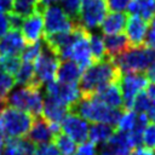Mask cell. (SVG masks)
<instances>
[{
    "instance_id": "3957f363",
    "label": "cell",
    "mask_w": 155,
    "mask_h": 155,
    "mask_svg": "<svg viewBox=\"0 0 155 155\" xmlns=\"http://www.w3.org/2000/svg\"><path fill=\"white\" fill-rule=\"evenodd\" d=\"M110 59L119 68L121 74L144 73L155 62V50L145 45L131 46L119 56Z\"/></svg>"
},
{
    "instance_id": "f35d334b",
    "label": "cell",
    "mask_w": 155,
    "mask_h": 155,
    "mask_svg": "<svg viewBox=\"0 0 155 155\" xmlns=\"http://www.w3.org/2000/svg\"><path fill=\"white\" fill-rule=\"evenodd\" d=\"M73 155H97V149L93 143L84 142V143H80V147L76 148Z\"/></svg>"
},
{
    "instance_id": "d6a6232c",
    "label": "cell",
    "mask_w": 155,
    "mask_h": 155,
    "mask_svg": "<svg viewBox=\"0 0 155 155\" xmlns=\"http://www.w3.org/2000/svg\"><path fill=\"white\" fill-rule=\"evenodd\" d=\"M15 85H16V81H15L13 75L4 71L0 68V97L4 98L5 102H6L7 94L11 92V90L15 87Z\"/></svg>"
},
{
    "instance_id": "e0dca14e",
    "label": "cell",
    "mask_w": 155,
    "mask_h": 155,
    "mask_svg": "<svg viewBox=\"0 0 155 155\" xmlns=\"http://www.w3.org/2000/svg\"><path fill=\"white\" fill-rule=\"evenodd\" d=\"M70 111V108L61 101L46 94L42 101L41 116L50 124H61L63 117Z\"/></svg>"
},
{
    "instance_id": "f1b7e54d",
    "label": "cell",
    "mask_w": 155,
    "mask_h": 155,
    "mask_svg": "<svg viewBox=\"0 0 155 155\" xmlns=\"http://www.w3.org/2000/svg\"><path fill=\"white\" fill-rule=\"evenodd\" d=\"M122 111L124 113H121V115H120V119L116 125V130L122 131V132H130L136 126L137 113L132 109H124Z\"/></svg>"
},
{
    "instance_id": "5bb4252c",
    "label": "cell",
    "mask_w": 155,
    "mask_h": 155,
    "mask_svg": "<svg viewBox=\"0 0 155 155\" xmlns=\"http://www.w3.org/2000/svg\"><path fill=\"white\" fill-rule=\"evenodd\" d=\"M22 36L27 44L39 41L44 35V19L40 10H35L23 19Z\"/></svg>"
},
{
    "instance_id": "603a6c76",
    "label": "cell",
    "mask_w": 155,
    "mask_h": 155,
    "mask_svg": "<svg viewBox=\"0 0 155 155\" xmlns=\"http://www.w3.org/2000/svg\"><path fill=\"white\" fill-rule=\"evenodd\" d=\"M35 149V144L27 138L7 139L2 155H31Z\"/></svg>"
},
{
    "instance_id": "ab89813d",
    "label": "cell",
    "mask_w": 155,
    "mask_h": 155,
    "mask_svg": "<svg viewBox=\"0 0 155 155\" xmlns=\"http://www.w3.org/2000/svg\"><path fill=\"white\" fill-rule=\"evenodd\" d=\"M7 19H8V28H10L11 30H19V29L22 28L24 17L12 11V12L8 13Z\"/></svg>"
},
{
    "instance_id": "1f68e13d",
    "label": "cell",
    "mask_w": 155,
    "mask_h": 155,
    "mask_svg": "<svg viewBox=\"0 0 155 155\" xmlns=\"http://www.w3.org/2000/svg\"><path fill=\"white\" fill-rule=\"evenodd\" d=\"M41 50H42V42L40 40L35 41V42H31V44H28L21 53L22 54V62L34 63V61L41 53Z\"/></svg>"
},
{
    "instance_id": "30bf717a",
    "label": "cell",
    "mask_w": 155,
    "mask_h": 155,
    "mask_svg": "<svg viewBox=\"0 0 155 155\" xmlns=\"http://www.w3.org/2000/svg\"><path fill=\"white\" fill-rule=\"evenodd\" d=\"M107 12L108 5L105 0H85L81 4L78 23L87 30L94 29L101 25Z\"/></svg>"
},
{
    "instance_id": "7dc6e473",
    "label": "cell",
    "mask_w": 155,
    "mask_h": 155,
    "mask_svg": "<svg viewBox=\"0 0 155 155\" xmlns=\"http://www.w3.org/2000/svg\"><path fill=\"white\" fill-rule=\"evenodd\" d=\"M57 1H59V0H39V4H38V10H41V8H44L45 6H48V5H52V4H54V2H57Z\"/></svg>"
},
{
    "instance_id": "f6af8a7d",
    "label": "cell",
    "mask_w": 155,
    "mask_h": 155,
    "mask_svg": "<svg viewBox=\"0 0 155 155\" xmlns=\"http://www.w3.org/2000/svg\"><path fill=\"white\" fill-rule=\"evenodd\" d=\"M145 93L153 99L155 101V82H148L147 87H145Z\"/></svg>"
},
{
    "instance_id": "c3c4849f",
    "label": "cell",
    "mask_w": 155,
    "mask_h": 155,
    "mask_svg": "<svg viewBox=\"0 0 155 155\" xmlns=\"http://www.w3.org/2000/svg\"><path fill=\"white\" fill-rule=\"evenodd\" d=\"M2 147H4V137L0 134V155H2Z\"/></svg>"
},
{
    "instance_id": "8d00e7d4",
    "label": "cell",
    "mask_w": 155,
    "mask_h": 155,
    "mask_svg": "<svg viewBox=\"0 0 155 155\" xmlns=\"http://www.w3.org/2000/svg\"><path fill=\"white\" fill-rule=\"evenodd\" d=\"M31 155H61V153L58 151L53 142H48V143L39 144L38 147H35Z\"/></svg>"
},
{
    "instance_id": "2e32d148",
    "label": "cell",
    "mask_w": 155,
    "mask_h": 155,
    "mask_svg": "<svg viewBox=\"0 0 155 155\" xmlns=\"http://www.w3.org/2000/svg\"><path fill=\"white\" fill-rule=\"evenodd\" d=\"M126 38L131 46H142L144 45L147 31H148V23L143 18L131 15L127 17L126 23Z\"/></svg>"
},
{
    "instance_id": "bcb514c9",
    "label": "cell",
    "mask_w": 155,
    "mask_h": 155,
    "mask_svg": "<svg viewBox=\"0 0 155 155\" xmlns=\"http://www.w3.org/2000/svg\"><path fill=\"white\" fill-rule=\"evenodd\" d=\"M145 73H147V74H145V75H147V78H148L150 81L155 82V62H154V63L148 68V70H147Z\"/></svg>"
},
{
    "instance_id": "f546056e",
    "label": "cell",
    "mask_w": 155,
    "mask_h": 155,
    "mask_svg": "<svg viewBox=\"0 0 155 155\" xmlns=\"http://www.w3.org/2000/svg\"><path fill=\"white\" fill-rule=\"evenodd\" d=\"M81 4V0H61V8L73 22H78Z\"/></svg>"
},
{
    "instance_id": "6da1fadb",
    "label": "cell",
    "mask_w": 155,
    "mask_h": 155,
    "mask_svg": "<svg viewBox=\"0 0 155 155\" xmlns=\"http://www.w3.org/2000/svg\"><path fill=\"white\" fill-rule=\"evenodd\" d=\"M121 78V71L113 63L110 58H104L98 62H93L86 69L79 80V90L81 97H92L101 88L109 84L117 82Z\"/></svg>"
},
{
    "instance_id": "8992f818",
    "label": "cell",
    "mask_w": 155,
    "mask_h": 155,
    "mask_svg": "<svg viewBox=\"0 0 155 155\" xmlns=\"http://www.w3.org/2000/svg\"><path fill=\"white\" fill-rule=\"evenodd\" d=\"M73 33L74 39L69 48L68 59L79 64L84 70L93 63L90 51V30L76 22L73 28Z\"/></svg>"
},
{
    "instance_id": "7a4b0ae2",
    "label": "cell",
    "mask_w": 155,
    "mask_h": 155,
    "mask_svg": "<svg viewBox=\"0 0 155 155\" xmlns=\"http://www.w3.org/2000/svg\"><path fill=\"white\" fill-rule=\"evenodd\" d=\"M122 110L124 109L110 108L96 99L94 97H81L70 108V111L78 114L86 121L103 122L113 127H116Z\"/></svg>"
},
{
    "instance_id": "7c38bea8",
    "label": "cell",
    "mask_w": 155,
    "mask_h": 155,
    "mask_svg": "<svg viewBox=\"0 0 155 155\" xmlns=\"http://www.w3.org/2000/svg\"><path fill=\"white\" fill-rule=\"evenodd\" d=\"M61 132L59 124H50L41 115L34 117L31 127L28 132V139L34 144H44L52 142L53 137Z\"/></svg>"
},
{
    "instance_id": "b9f144b4",
    "label": "cell",
    "mask_w": 155,
    "mask_h": 155,
    "mask_svg": "<svg viewBox=\"0 0 155 155\" xmlns=\"http://www.w3.org/2000/svg\"><path fill=\"white\" fill-rule=\"evenodd\" d=\"M13 11V0H0V13H10Z\"/></svg>"
},
{
    "instance_id": "ac0fdd59",
    "label": "cell",
    "mask_w": 155,
    "mask_h": 155,
    "mask_svg": "<svg viewBox=\"0 0 155 155\" xmlns=\"http://www.w3.org/2000/svg\"><path fill=\"white\" fill-rule=\"evenodd\" d=\"M25 47V41L19 30H10L0 38V57L18 56Z\"/></svg>"
},
{
    "instance_id": "7bdbcfd3",
    "label": "cell",
    "mask_w": 155,
    "mask_h": 155,
    "mask_svg": "<svg viewBox=\"0 0 155 155\" xmlns=\"http://www.w3.org/2000/svg\"><path fill=\"white\" fill-rule=\"evenodd\" d=\"M8 30V19L5 13H0V38Z\"/></svg>"
},
{
    "instance_id": "f907efd6",
    "label": "cell",
    "mask_w": 155,
    "mask_h": 155,
    "mask_svg": "<svg viewBox=\"0 0 155 155\" xmlns=\"http://www.w3.org/2000/svg\"><path fill=\"white\" fill-rule=\"evenodd\" d=\"M153 4H154V10H155V0H153Z\"/></svg>"
},
{
    "instance_id": "ba28073f",
    "label": "cell",
    "mask_w": 155,
    "mask_h": 155,
    "mask_svg": "<svg viewBox=\"0 0 155 155\" xmlns=\"http://www.w3.org/2000/svg\"><path fill=\"white\" fill-rule=\"evenodd\" d=\"M59 63H61L59 57L56 53H53L44 42L41 53L33 63L36 82L39 85H42L56 80V73Z\"/></svg>"
},
{
    "instance_id": "d4e9b609",
    "label": "cell",
    "mask_w": 155,
    "mask_h": 155,
    "mask_svg": "<svg viewBox=\"0 0 155 155\" xmlns=\"http://www.w3.org/2000/svg\"><path fill=\"white\" fill-rule=\"evenodd\" d=\"M127 11L128 13L138 16L144 21H150L155 12L153 0H131L127 6Z\"/></svg>"
},
{
    "instance_id": "7402d4cb",
    "label": "cell",
    "mask_w": 155,
    "mask_h": 155,
    "mask_svg": "<svg viewBox=\"0 0 155 155\" xmlns=\"http://www.w3.org/2000/svg\"><path fill=\"white\" fill-rule=\"evenodd\" d=\"M103 41H104L108 58H114L131 47L126 35L122 33L115 34V35H105L103 38Z\"/></svg>"
},
{
    "instance_id": "277c9868",
    "label": "cell",
    "mask_w": 155,
    "mask_h": 155,
    "mask_svg": "<svg viewBox=\"0 0 155 155\" xmlns=\"http://www.w3.org/2000/svg\"><path fill=\"white\" fill-rule=\"evenodd\" d=\"M34 116L15 107H5L0 110V134L7 139L23 138L28 134Z\"/></svg>"
},
{
    "instance_id": "ffe728a7",
    "label": "cell",
    "mask_w": 155,
    "mask_h": 155,
    "mask_svg": "<svg viewBox=\"0 0 155 155\" xmlns=\"http://www.w3.org/2000/svg\"><path fill=\"white\" fill-rule=\"evenodd\" d=\"M81 74H82L81 67L75 62L67 59L59 63L56 73V80L62 84H78Z\"/></svg>"
},
{
    "instance_id": "8fae6325",
    "label": "cell",
    "mask_w": 155,
    "mask_h": 155,
    "mask_svg": "<svg viewBox=\"0 0 155 155\" xmlns=\"http://www.w3.org/2000/svg\"><path fill=\"white\" fill-rule=\"evenodd\" d=\"M61 130L75 143H84L88 139V121L78 114L69 111L61 121Z\"/></svg>"
},
{
    "instance_id": "44dd1931",
    "label": "cell",
    "mask_w": 155,
    "mask_h": 155,
    "mask_svg": "<svg viewBox=\"0 0 155 155\" xmlns=\"http://www.w3.org/2000/svg\"><path fill=\"white\" fill-rule=\"evenodd\" d=\"M127 15L122 12H111L105 15L101 23V30L104 35H115L125 30L127 23Z\"/></svg>"
},
{
    "instance_id": "60d3db41",
    "label": "cell",
    "mask_w": 155,
    "mask_h": 155,
    "mask_svg": "<svg viewBox=\"0 0 155 155\" xmlns=\"http://www.w3.org/2000/svg\"><path fill=\"white\" fill-rule=\"evenodd\" d=\"M130 2L131 0H107L108 8L111 10L113 12H122L127 10Z\"/></svg>"
},
{
    "instance_id": "836d02e7",
    "label": "cell",
    "mask_w": 155,
    "mask_h": 155,
    "mask_svg": "<svg viewBox=\"0 0 155 155\" xmlns=\"http://www.w3.org/2000/svg\"><path fill=\"white\" fill-rule=\"evenodd\" d=\"M21 63H22V59L18 56L0 57V68L11 75H15L17 73V70L21 67Z\"/></svg>"
},
{
    "instance_id": "cb8c5ba5",
    "label": "cell",
    "mask_w": 155,
    "mask_h": 155,
    "mask_svg": "<svg viewBox=\"0 0 155 155\" xmlns=\"http://www.w3.org/2000/svg\"><path fill=\"white\" fill-rule=\"evenodd\" d=\"M115 127L103 124V122H93L88 127V139L94 145L97 144H104L114 133Z\"/></svg>"
},
{
    "instance_id": "74e56055",
    "label": "cell",
    "mask_w": 155,
    "mask_h": 155,
    "mask_svg": "<svg viewBox=\"0 0 155 155\" xmlns=\"http://www.w3.org/2000/svg\"><path fill=\"white\" fill-rule=\"evenodd\" d=\"M144 45L150 47V48H153V50H155V16L151 17L150 24L148 25V31H147Z\"/></svg>"
},
{
    "instance_id": "9c48e42d",
    "label": "cell",
    "mask_w": 155,
    "mask_h": 155,
    "mask_svg": "<svg viewBox=\"0 0 155 155\" xmlns=\"http://www.w3.org/2000/svg\"><path fill=\"white\" fill-rule=\"evenodd\" d=\"M149 79L144 73H124L119 80L120 91L124 99V109H132L134 97L144 91Z\"/></svg>"
},
{
    "instance_id": "d590c367",
    "label": "cell",
    "mask_w": 155,
    "mask_h": 155,
    "mask_svg": "<svg viewBox=\"0 0 155 155\" xmlns=\"http://www.w3.org/2000/svg\"><path fill=\"white\" fill-rule=\"evenodd\" d=\"M142 144L145 148L155 149V122H150L145 126L142 133Z\"/></svg>"
},
{
    "instance_id": "681fc988",
    "label": "cell",
    "mask_w": 155,
    "mask_h": 155,
    "mask_svg": "<svg viewBox=\"0 0 155 155\" xmlns=\"http://www.w3.org/2000/svg\"><path fill=\"white\" fill-rule=\"evenodd\" d=\"M5 103H6V102H5V99L0 97V110L2 109V107H4V104H5Z\"/></svg>"
},
{
    "instance_id": "4dcf8cb0",
    "label": "cell",
    "mask_w": 155,
    "mask_h": 155,
    "mask_svg": "<svg viewBox=\"0 0 155 155\" xmlns=\"http://www.w3.org/2000/svg\"><path fill=\"white\" fill-rule=\"evenodd\" d=\"M39 0H13V12L27 17L38 7Z\"/></svg>"
},
{
    "instance_id": "5b68a950",
    "label": "cell",
    "mask_w": 155,
    "mask_h": 155,
    "mask_svg": "<svg viewBox=\"0 0 155 155\" xmlns=\"http://www.w3.org/2000/svg\"><path fill=\"white\" fill-rule=\"evenodd\" d=\"M42 101L40 86L36 85L22 86L10 92L6 97V103H8V105L24 110L34 117L41 115Z\"/></svg>"
},
{
    "instance_id": "52a82bcc",
    "label": "cell",
    "mask_w": 155,
    "mask_h": 155,
    "mask_svg": "<svg viewBox=\"0 0 155 155\" xmlns=\"http://www.w3.org/2000/svg\"><path fill=\"white\" fill-rule=\"evenodd\" d=\"M44 19V35L71 31L76 22H73L58 5H48L40 10Z\"/></svg>"
},
{
    "instance_id": "484cf974",
    "label": "cell",
    "mask_w": 155,
    "mask_h": 155,
    "mask_svg": "<svg viewBox=\"0 0 155 155\" xmlns=\"http://www.w3.org/2000/svg\"><path fill=\"white\" fill-rule=\"evenodd\" d=\"M15 81L18 85L22 86H29V85H36L40 86L35 80V73H34V65L29 62H22L19 69L15 74Z\"/></svg>"
},
{
    "instance_id": "83f0119b",
    "label": "cell",
    "mask_w": 155,
    "mask_h": 155,
    "mask_svg": "<svg viewBox=\"0 0 155 155\" xmlns=\"http://www.w3.org/2000/svg\"><path fill=\"white\" fill-rule=\"evenodd\" d=\"M52 142L61 153V155H73L76 150V143L62 131L53 137Z\"/></svg>"
},
{
    "instance_id": "e575fe53",
    "label": "cell",
    "mask_w": 155,
    "mask_h": 155,
    "mask_svg": "<svg viewBox=\"0 0 155 155\" xmlns=\"http://www.w3.org/2000/svg\"><path fill=\"white\" fill-rule=\"evenodd\" d=\"M153 102L154 101L145 93V91H142L134 97L132 103V110H134L136 113H145Z\"/></svg>"
},
{
    "instance_id": "9a60e30c",
    "label": "cell",
    "mask_w": 155,
    "mask_h": 155,
    "mask_svg": "<svg viewBox=\"0 0 155 155\" xmlns=\"http://www.w3.org/2000/svg\"><path fill=\"white\" fill-rule=\"evenodd\" d=\"M131 149L132 145L128 133L115 130L111 137L102 144L99 155H130Z\"/></svg>"
},
{
    "instance_id": "4fadbf2b",
    "label": "cell",
    "mask_w": 155,
    "mask_h": 155,
    "mask_svg": "<svg viewBox=\"0 0 155 155\" xmlns=\"http://www.w3.org/2000/svg\"><path fill=\"white\" fill-rule=\"evenodd\" d=\"M46 94L61 101L62 103L67 104L69 108H71L81 98V93L78 84H62L58 82L57 80H53L47 84Z\"/></svg>"
},
{
    "instance_id": "ee69618b",
    "label": "cell",
    "mask_w": 155,
    "mask_h": 155,
    "mask_svg": "<svg viewBox=\"0 0 155 155\" xmlns=\"http://www.w3.org/2000/svg\"><path fill=\"white\" fill-rule=\"evenodd\" d=\"M148 117V120H150V122H155V101L151 103V105L149 107V109L144 113Z\"/></svg>"
},
{
    "instance_id": "d6986e66",
    "label": "cell",
    "mask_w": 155,
    "mask_h": 155,
    "mask_svg": "<svg viewBox=\"0 0 155 155\" xmlns=\"http://www.w3.org/2000/svg\"><path fill=\"white\" fill-rule=\"evenodd\" d=\"M92 97L102 102L103 104L114 108V109H124V99L120 91L119 81L107 85L105 87L101 88L98 92H96Z\"/></svg>"
},
{
    "instance_id": "4316f807",
    "label": "cell",
    "mask_w": 155,
    "mask_h": 155,
    "mask_svg": "<svg viewBox=\"0 0 155 155\" xmlns=\"http://www.w3.org/2000/svg\"><path fill=\"white\" fill-rule=\"evenodd\" d=\"M90 51L93 62H98L107 58V51L103 38L97 33H90Z\"/></svg>"
}]
</instances>
